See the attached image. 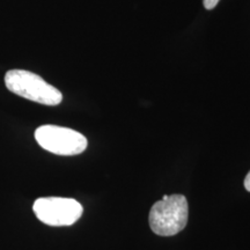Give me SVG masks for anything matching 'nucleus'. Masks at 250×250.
Segmentation results:
<instances>
[{"mask_svg": "<svg viewBox=\"0 0 250 250\" xmlns=\"http://www.w3.org/2000/svg\"><path fill=\"white\" fill-rule=\"evenodd\" d=\"M189 206L183 195H165L149 211V227L156 235L173 236L182 232L188 224Z\"/></svg>", "mask_w": 250, "mask_h": 250, "instance_id": "f257e3e1", "label": "nucleus"}, {"mask_svg": "<svg viewBox=\"0 0 250 250\" xmlns=\"http://www.w3.org/2000/svg\"><path fill=\"white\" fill-rule=\"evenodd\" d=\"M5 85L9 92L41 104L58 105L62 100V93L56 87L29 71H8L5 74Z\"/></svg>", "mask_w": 250, "mask_h": 250, "instance_id": "f03ea898", "label": "nucleus"}, {"mask_svg": "<svg viewBox=\"0 0 250 250\" xmlns=\"http://www.w3.org/2000/svg\"><path fill=\"white\" fill-rule=\"evenodd\" d=\"M35 139L45 151L65 156L80 154L88 145L83 134L57 125H42L37 127Z\"/></svg>", "mask_w": 250, "mask_h": 250, "instance_id": "7ed1b4c3", "label": "nucleus"}, {"mask_svg": "<svg viewBox=\"0 0 250 250\" xmlns=\"http://www.w3.org/2000/svg\"><path fill=\"white\" fill-rule=\"evenodd\" d=\"M33 210L39 220L49 226H71L79 220L83 208L79 202L62 197H43L36 199Z\"/></svg>", "mask_w": 250, "mask_h": 250, "instance_id": "20e7f679", "label": "nucleus"}, {"mask_svg": "<svg viewBox=\"0 0 250 250\" xmlns=\"http://www.w3.org/2000/svg\"><path fill=\"white\" fill-rule=\"evenodd\" d=\"M219 1L220 0H204L203 2H204V7L206 9H213L219 4Z\"/></svg>", "mask_w": 250, "mask_h": 250, "instance_id": "39448f33", "label": "nucleus"}, {"mask_svg": "<svg viewBox=\"0 0 250 250\" xmlns=\"http://www.w3.org/2000/svg\"><path fill=\"white\" fill-rule=\"evenodd\" d=\"M245 188L247 191L250 192V171L248 174H247L246 179H245Z\"/></svg>", "mask_w": 250, "mask_h": 250, "instance_id": "423d86ee", "label": "nucleus"}]
</instances>
